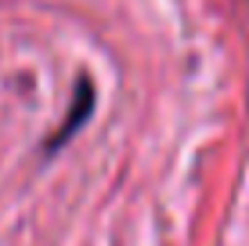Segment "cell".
<instances>
[{
	"label": "cell",
	"mask_w": 249,
	"mask_h": 246,
	"mask_svg": "<svg viewBox=\"0 0 249 246\" xmlns=\"http://www.w3.org/2000/svg\"><path fill=\"white\" fill-rule=\"evenodd\" d=\"M90 109H94V83L90 80H80V91H76V101H72V109H69V120H65V127L51 138V152H54L62 141H69L76 131H80L83 123L90 120Z\"/></svg>",
	"instance_id": "obj_1"
}]
</instances>
